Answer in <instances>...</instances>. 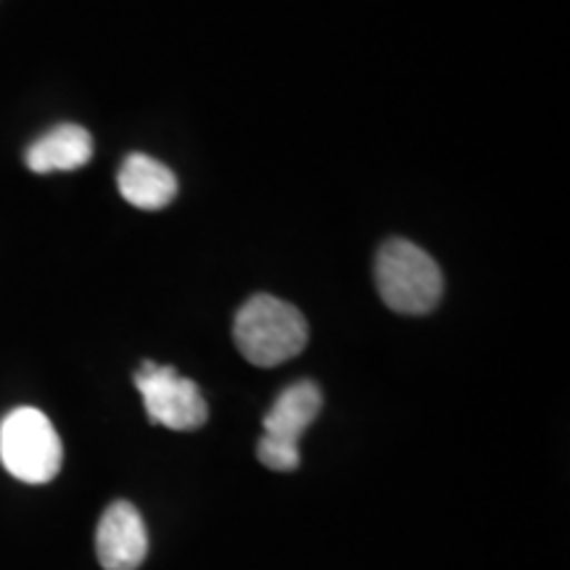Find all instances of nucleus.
I'll return each mask as SVG.
<instances>
[{
  "label": "nucleus",
  "mask_w": 570,
  "mask_h": 570,
  "mask_svg": "<svg viewBox=\"0 0 570 570\" xmlns=\"http://www.w3.org/2000/svg\"><path fill=\"white\" fill-rule=\"evenodd\" d=\"M233 336L238 352L256 367H275L294 360L309 341V325L294 304L259 294L240 306Z\"/></svg>",
  "instance_id": "obj_1"
},
{
  "label": "nucleus",
  "mask_w": 570,
  "mask_h": 570,
  "mask_svg": "<svg viewBox=\"0 0 570 570\" xmlns=\"http://www.w3.org/2000/svg\"><path fill=\"white\" fill-rule=\"evenodd\" d=\"M375 283L383 304L399 315H428L444 294V275L433 256L402 238L381 246L375 256Z\"/></svg>",
  "instance_id": "obj_2"
},
{
  "label": "nucleus",
  "mask_w": 570,
  "mask_h": 570,
  "mask_svg": "<svg viewBox=\"0 0 570 570\" xmlns=\"http://www.w3.org/2000/svg\"><path fill=\"white\" fill-rule=\"evenodd\" d=\"M61 439L51 420L35 407L9 412L0 423V462L17 481L48 483L59 475Z\"/></svg>",
  "instance_id": "obj_3"
},
{
  "label": "nucleus",
  "mask_w": 570,
  "mask_h": 570,
  "mask_svg": "<svg viewBox=\"0 0 570 570\" xmlns=\"http://www.w3.org/2000/svg\"><path fill=\"white\" fill-rule=\"evenodd\" d=\"M135 389L140 391L148 420L169 431H198L209 415L196 383L169 365L142 362L135 373Z\"/></svg>",
  "instance_id": "obj_4"
},
{
  "label": "nucleus",
  "mask_w": 570,
  "mask_h": 570,
  "mask_svg": "<svg viewBox=\"0 0 570 570\" xmlns=\"http://www.w3.org/2000/svg\"><path fill=\"white\" fill-rule=\"evenodd\" d=\"M96 552L104 570H138L148 554V531L130 502H114L96 533Z\"/></svg>",
  "instance_id": "obj_5"
},
{
  "label": "nucleus",
  "mask_w": 570,
  "mask_h": 570,
  "mask_svg": "<svg viewBox=\"0 0 570 570\" xmlns=\"http://www.w3.org/2000/svg\"><path fill=\"white\" fill-rule=\"evenodd\" d=\"M119 194L138 209H164L177 196V177L167 164L146 154H130L119 169Z\"/></svg>",
  "instance_id": "obj_6"
},
{
  "label": "nucleus",
  "mask_w": 570,
  "mask_h": 570,
  "mask_svg": "<svg viewBox=\"0 0 570 570\" xmlns=\"http://www.w3.org/2000/svg\"><path fill=\"white\" fill-rule=\"evenodd\" d=\"M92 138L80 125H59L27 148V167L38 175L71 173L90 161Z\"/></svg>",
  "instance_id": "obj_7"
},
{
  "label": "nucleus",
  "mask_w": 570,
  "mask_h": 570,
  "mask_svg": "<svg viewBox=\"0 0 570 570\" xmlns=\"http://www.w3.org/2000/svg\"><path fill=\"white\" fill-rule=\"evenodd\" d=\"M320 410H323V391L317 389V383L298 381L285 389L269 407L265 415V436L298 444L306 428L315 423Z\"/></svg>",
  "instance_id": "obj_8"
},
{
  "label": "nucleus",
  "mask_w": 570,
  "mask_h": 570,
  "mask_svg": "<svg viewBox=\"0 0 570 570\" xmlns=\"http://www.w3.org/2000/svg\"><path fill=\"white\" fill-rule=\"evenodd\" d=\"M256 458H259L262 465L269 470L291 473V470H296L298 462H302V452H298V444H294V441L262 436L259 446H256Z\"/></svg>",
  "instance_id": "obj_9"
}]
</instances>
